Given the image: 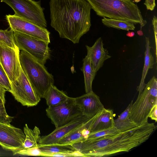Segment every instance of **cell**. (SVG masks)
Returning <instances> with one entry per match:
<instances>
[{"instance_id":"6da1fadb","label":"cell","mask_w":157,"mask_h":157,"mask_svg":"<svg viewBox=\"0 0 157 157\" xmlns=\"http://www.w3.org/2000/svg\"><path fill=\"white\" fill-rule=\"evenodd\" d=\"M51 26L60 37L78 43L91 26V7L86 0H50Z\"/></svg>"},{"instance_id":"7a4b0ae2","label":"cell","mask_w":157,"mask_h":157,"mask_svg":"<svg viewBox=\"0 0 157 157\" xmlns=\"http://www.w3.org/2000/svg\"><path fill=\"white\" fill-rule=\"evenodd\" d=\"M156 127L154 123L147 122L115 135L72 145L85 157H102L128 152L147 141Z\"/></svg>"},{"instance_id":"3957f363","label":"cell","mask_w":157,"mask_h":157,"mask_svg":"<svg viewBox=\"0 0 157 157\" xmlns=\"http://www.w3.org/2000/svg\"><path fill=\"white\" fill-rule=\"evenodd\" d=\"M86 0L99 16L139 24L141 29L147 24L133 0Z\"/></svg>"},{"instance_id":"277c9868","label":"cell","mask_w":157,"mask_h":157,"mask_svg":"<svg viewBox=\"0 0 157 157\" xmlns=\"http://www.w3.org/2000/svg\"><path fill=\"white\" fill-rule=\"evenodd\" d=\"M19 59L22 70L32 87L41 98L54 85L53 76L44 65L24 51L20 52Z\"/></svg>"},{"instance_id":"5b68a950","label":"cell","mask_w":157,"mask_h":157,"mask_svg":"<svg viewBox=\"0 0 157 157\" xmlns=\"http://www.w3.org/2000/svg\"><path fill=\"white\" fill-rule=\"evenodd\" d=\"M157 105V79L153 76L142 91L139 93L136 101L132 103L129 117L137 126L148 122L149 114Z\"/></svg>"},{"instance_id":"8992f818","label":"cell","mask_w":157,"mask_h":157,"mask_svg":"<svg viewBox=\"0 0 157 157\" xmlns=\"http://www.w3.org/2000/svg\"><path fill=\"white\" fill-rule=\"evenodd\" d=\"M15 44L43 65L50 59L51 53L47 41L17 31H13Z\"/></svg>"},{"instance_id":"52a82bcc","label":"cell","mask_w":157,"mask_h":157,"mask_svg":"<svg viewBox=\"0 0 157 157\" xmlns=\"http://www.w3.org/2000/svg\"><path fill=\"white\" fill-rule=\"evenodd\" d=\"M11 7L14 14L42 27L47 26L40 3L33 0H1Z\"/></svg>"},{"instance_id":"ba28073f","label":"cell","mask_w":157,"mask_h":157,"mask_svg":"<svg viewBox=\"0 0 157 157\" xmlns=\"http://www.w3.org/2000/svg\"><path fill=\"white\" fill-rule=\"evenodd\" d=\"M46 112L47 116L56 128L63 125L82 115L75 103L74 98L70 97L60 104L48 107Z\"/></svg>"},{"instance_id":"9c48e42d","label":"cell","mask_w":157,"mask_h":157,"mask_svg":"<svg viewBox=\"0 0 157 157\" xmlns=\"http://www.w3.org/2000/svg\"><path fill=\"white\" fill-rule=\"evenodd\" d=\"M11 93L22 105L33 106L40 101L41 98L32 87L22 68L19 76L15 82L11 83Z\"/></svg>"},{"instance_id":"30bf717a","label":"cell","mask_w":157,"mask_h":157,"mask_svg":"<svg viewBox=\"0 0 157 157\" xmlns=\"http://www.w3.org/2000/svg\"><path fill=\"white\" fill-rule=\"evenodd\" d=\"M20 50L0 42V63L11 83H13L20 75L21 67L19 59Z\"/></svg>"},{"instance_id":"8fae6325","label":"cell","mask_w":157,"mask_h":157,"mask_svg":"<svg viewBox=\"0 0 157 157\" xmlns=\"http://www.w3.org/2000/svg\"><path fill=\"white\" fill-rule=\"evenodd\" d=\"M25 138L24 132L21 129L0 122V145L4 149L16 155L17 152L24 148Z\"/></svg>"},{"instance_id":"7c38bea8","label":"cell","mask_w":157,"mask_h":157,"mask_svg":"<svg viewBox=\"0 0 157 157\" xmlns=\"http://www.w3.org/2000/svg\"><path fill=\"white\" fill-rule=\"evenodd\" d=\"M6 19L13 31H17L50 43V33L45 28L14 15H7Z\"/></svg>"},{"instance_id":"4fadbf2b","label":"cell","mask_w":157,"mask_h":157,"mask_svg":"<svg viewBox=\"0 0 157 157\" xmlns=\"http://www.w3.org/2000/svg\"><path fill=\"white\" fill-rule=\"evenodd\" d=\"M90 118L81 115L56 129L49 134L40 136L38 147L58 143L62 138Z\"/></svg>"},{"instance_id":"5bb4252c","label":"cell","mask_w":157,"mask_h":157,"mask_svg":"<svg viewBox=\"0 0 157 157\" xmlns=\"http://www.w3.org/2000/svg\"><path fill=\"white\" fill-rule=\"evenodd\" d=\"M74 99L82 115L89 118L93 117L105 108L99 97L93 91Z\"/></svg>"},{"instance_id":"9a60e30c","label":"cell","mask_w":157,"mask_h":157,"mask_svg":"<svg viewBox=\"0 0 157 157\" xmlns=\"http://www.w3.org/2000/svg\"><path fill=\"white\" fill-rule=\"evenodd\" d=\"M87 54L86 56L90 59L93 70L96 74L102 66L104 62L111 57L106 49L103 47V40L101 37L98 38L91 46H86Z\"/></svg>"},{"instance_id":"2e32d148","label":"cell","mask_w":157,"mask_h":157,"mask_svg":"<svg viewBox=\"0 0 157 157\" xmlns=\"http://www.w3.org/2000/svg\"><path fill=\"white\" fill-rule=\"evenodd\" d=\"M114 117L112 109L104 108L94 116L89 127L90 133L114 127Z\"/></svg>"},{"instance_id":"e0dca14e","label":"cell","mask_w":157,"mask_h":157,"mask_svg":"<svg viewBox=\"0 0 157 157\" xmlns=\"http://www.w3.org/2000/svg\"><path fill=\"white\" fill-rule=\"evenodd\" d=\"M94 116L62 138L57 144L73 145L86 140L90 133L89 127Z\"/></svg>"},{"instance_id":"ac0fdd59","label":"cell","mask_w":157,"mask_h":157,"mask_svg":"<svg viewBox=\"0 0 157 157\" xmlns=\"http://www.w3.org/2000/svg\"><path fill=\"white\" fill-rule=\"evenodd\" d=\"M146 50L144 52V62L142 77L139 85L137 90L139 93H141L144 88L146 84L145 80L149 69L153 68L155 64L154 58L151 52V47L149 38L146 37Z\"/></svg>"},{"instance_id":"d6986e66","label":"cell","mask_w":157,"mask_h":157,"mask_svg":"<svg viewBox=\"0 0 157 157\" xmlns=\"http://www.w3.org/2000/svg\"><path fill=\"white\" fill-rule=\"evenodd\" d=\"M133 102L132 100L117 118L114 120V126L120 132L128 130L137 126L129 117L130 110Z\"/></svg>"},{"instance_id":"ffe728a7","label":"cell","mask_w":157,"mask_h":157,"mask_svg":"<svg viewBox=\"0 0 157 157\" xmlns=\"http://www.w3.org/2000/svg\"><path fill=\"white\" fill-rule=\"evenodd\" d=\"M69 97L65 92L59 90L53 85L47 91L44 98L48 106L52 107L63 103Z\"/></svg>"},{"instance_id":"44dd1931","label":"cell","mask_w":157,"mask_h":157,"mask_svg":"<svg viewBox=\"0 0 157 157\" xmlns=\"http://www.w3.org/2000/svg\"><path fill=\"white\" fill-rule=\"evenodd\" d=\"M83 62L81 70L83 74L85 90L87 93L93 91L92 84L96 74L93 70L90 59L86 56L83 59Z\"/></svg>"},{"instance_id":"7402d4cb","label":"cell","mask_w":157,"mask_h":157,"mask_svg":"<svg viewBox=\"0 0 157 157\" xmlns=\"http://www.w3.org/2000/svg\"><path fill=\"white\" fill-rule=\"evenodd\" d=\"M24 132L25 136L23 144L24 149L38 147V143L40 137L39 128L35 126L32 129L26 124L24 128Z\"/></svg>"},{"instance_id":"603a6c76","label":"cell","mask_w":157,"mask_h":157,"mask_svg":"<svg viewBox=\"0 0 157 157\" xmlns=\"http://www.w3.org/2000/svg\"><path fill=\"white\" fill-rule=\"evenodd\" d=\"M42 153V156L54 153H68L76 151L72 145L56 144L39 147Z\"/></svg>"},{"instance_id":"cb8c5ba5","label":"cell","mask_w":157,"mask_h":157,"mask_svg":"<svg viewBox=\"0 0 157 157\" xmlns=\"http://www.w3.org/2000/svg\"><path fill=\"white\" fill-rule=\"evenodd\" d=\"M101 21L104 25L107 27L119 29L128 31L129 30H134L135 28L134 23L125 20L103 17Z\"/></svg>"},{"instance_id":"d4e9b609","label":"cell","mask_w":157,"mask_h":157,"mask_svg":"<svg viewBox=\"0 0 157 157\" xmlns=\"http://www.w3.org/2000/svg\"><path fill=\"white\" fill-rule=\"evenodd\" d=\"M119 133L120 132L114 126L109 129L90 133L86 140L91 141L99 140L107 136L115 135Z\"/></svg>"},{"instance_id":"484cf974","label":"cell","mask_w":157,"mask_h":157,"mask_svg":"<svg viewBox=\"0 0 157 157\" xmlns=\"http://www.w3.org/2000/svg\"><path fill=\"white\" fill-rule=\"evenodd\" d=\"M1 41L14 49L18 48L15 43L13 31L11 29L9 30H0V42Z\"/></svg>"},{"instance_id":"4316f807","label":"cell","mask_w":157,"mask_h":157,"mask_svg":"<svg viewBox=\"0 0 157 157\" xmlns=\"http://www.w3.org/2000/svg\"><path fill=\"white\" fill-rule=\"evenodd\" d=\"M0 85L3 87L6 91L11 93V87L10 82L0 63Z\"/></svg>"},{"instance_id":"83f0119b","label":"cell","mask_w":157,"mask_h":157,"mask_svg":"<svg viewBox=\"0 0 157 157\" xmlns=\"http://www.w3.org/2000/svg\"><path fill=\"white\" fill-rule=\"evenodd\" d=\"M5 103L0 97V122L10 124L13 117L9 116L6 112Z\"/></svg>"},{"instance_id":"f1b7e54d","label":"cell","mask_w":157,"mask_h":157,"mask_svg":"<svg viewBox=\"0 0 157 157\" xmlns=\"http://www.w3.org/2000/svg\"><path fill=\"white\" fill-rule=\"evenodd\" d=\"M16 154L27 156H42V153L39 147H36L23 149L17 152Z\"/></svg>"},{"instance_id":"f546056e","label":"cell","mask_w":157,"mask_h":157,"mask_svg":"<svg viewBox=\"0 0 157 157\" xmlns=\"http://www.w3.org/2000/svg\"><path fill=\"white\" fill-rule=\"evenodd\" d=\"M152 24L153 26V30L155 39L156 50L155 54L157 56V19L155 16H154L152 19Z\"/></svg>"},{"instance_id":"4dcf8cb0","label":"cell","mask_w":157,"mask_h":157,"mask_svg":"<svg viewBox=\"0 0 157 157\" xmlns=\"http://www.w3.org/2000/svg\"><path fill=\"white\" fill-rule=\"evenodd\" d=\"M144 4L147 10L153 11L156 6L155 0H145Z\"/></svg>"},{"instance_id":"1f68e13d","label":"cell","mask_w":157,"mask_h":157,"mask_svg":"<svg viewBox=\"0 0 157 157\" xmlns=\"http://www.w3.org/2000/svg\"><path fill=\"white\" fill-rule=\"evenodd\" d=\"M152 120L156 122L157 121V105H155L151 110L148 116Z\"/></svg>"},{"instance_id":"d6a6232c","label":"cell","mask_w":157,"mask_h":157,"mask_svg":"<svg viewBox=\"0 0 157 157\" xmlns=\"http://www.w3.org/2000/svg\"><path fill=\"white\" fill-rule=\"evenodd\" d=\"M6 91V90L0 85V97L5 103V94Z\"/></svg>"},{"instance_id":"836d02e7","label":"cell","mask_w":157,"mask_h":157,"mask_svg":"<svg viewBox=\"0 0 157 157\" xmlns=\"http://www.w3.org/2000/svg\"><path fill=\"white\" fill-rule=\"evenodd\" d=\"M134 35L135 33L133 32L130 31H128L126 34L127 36L129 37H132L134 36Z\"/></svg>"},{"instance_id":"e575fe53","label":"cell","mask_w":157,"mask_h":157,"mask_svg":"<svg viewBox=\"0 0 157 157\" xmlns=\"http://www.w3.org/2000/svg\"><path fill=\"white\" fill-rule=\"evenodd\" d=\"M137 33L140 36H142L143 35V32L141 30H138L137 31Z\"/></svg>"},{"instance_id":"d590c367","label":"cell","mask_w":157,"mask_h":157,"mask_svg":"<svg viewBox=\"0 0 157 157\" xmlns=\"http://www.w3.org/2000/svg\"><path fill=\"white\" fill-rule=\"evenodd\" d=\"M134 2L138 3L141 1V0H133Z\"/></svg>"}]
</instances>
